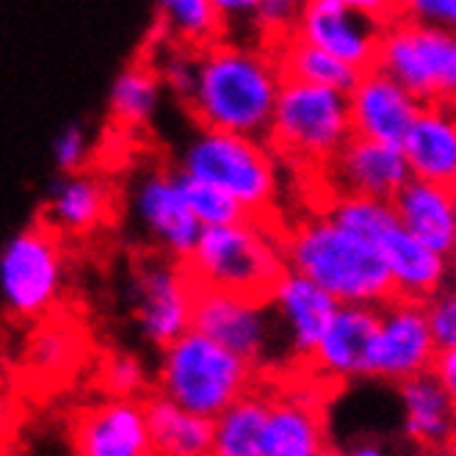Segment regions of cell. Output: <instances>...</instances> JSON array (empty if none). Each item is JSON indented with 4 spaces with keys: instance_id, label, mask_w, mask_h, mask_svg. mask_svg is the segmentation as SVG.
Returning <instances> with one entry per match:
<instances>
[{
    "instance_id": "cell-24",
    "label": "cell",
    "mask_w": 456,
    "mask_h": 456,
    "mask_svg": "<svg viewBox=\"0 0 456 456\" xmlns=\"http://www.w3.org/2000/svg\"><path fill=\"white\" fill-rule=\"evenodd\" d=\"M401 398V428H404V440L412 443L418 451L451 445L453 440V395L445 393L428 373L412 377L407 382L395 385Z\"/></svg>"
},
{
    "instance_id": "cell-22",
    "label": "cell",
    "mask_w": 456,
    "mask_h": 456,
    "mask_svg": "<svg viewBox=\"0 0 456 456\" xmlns=\"http://www.w3.org/2000/svg\"><path fill=\"white\" fill-rule=\"evenodd\" d=\"M393 213L415 240L440 257L453 255L456 249V194L453 185L426 183L410 177L407 185L393 200Z\"/></svg>"
},
{
    "instance_id": "cell-18",
    "label": "cell",
    "mask_w": 456,
    "mask_h": 456,
    "mask_svg": "<svg viewBox=\"0 0 456 456\" xmlns=\"http://www.w3.org/2000/svg\"><path fill=\"white\" fill-rule=\"evenodd\" d=\"M330 445L324 407L310 390H274L260 456H318Z\"/></svg>"
},
{
    "instance_id": "cell-33",
    "label": "cell",
    "mask_w": 456,
    "mask_h": 456,
    "mask_svg": "<svg viewBox=\"0 0 456 456\" xmlns=\"http://www.w3.org/2000/svg\"><path fill=\"white\" fill-rule=\"evenodd\" d=\"M160 89H167L172 97H177L183 105L191 100L194 86H197V53L177 47L172 42H160L155 45V59L150 61Z\"/></svg>"
},
{
    "instance_id": "cell-29",
    "label": "cell",
    "mask_w": 456,
    "mask_h": 456,
    "mask_svg": "<svg viewBox=\"0 0 456 456\" xmlns=\"http://www.w3.org/2000/svg\"><path fill=\"white\" fill-rule=\"evenodd\" d=\"M158 25L167 42L202 53L205 47L222 42L227 22L213 0H164L158 6Z\"/></svg>"
},
{
    "instance_id": "cell-9",
    "label": "cell",
    "mask_w": 456,
    "mask_h": 456,
    "mask_svg": "<svg viewBox=\"0 0 456 456\" xmlns=\"http://www.w3.org/2000/svg\"><path fill=\"white\" fill-rule=\"evenodd\" d=\"M398 14V4L382 0H307L299 4L293 34L324 50L354 72L377 64L382 28Z\"/></svg>"
},
{
    "instance_id": "cell-23",
    "label": "cell",
    "mask_w": 456,
    "mask_h": 456,
    "mask_svg": "<svg viewBox=\"0 0 456 456\" xmlns=\"http://www.w3.org/2000/svg\"><path fill=\"white\" fill-rule=\"evenodd\" d=\"M398 147L407 160L410 177L453 185L456 180L453 105H423Z\"/></svg>"
},
{
    "instance_id": "cell-39",
    "label": "cell",
    "mask_w": 456,
    "mask_h": 456,
    "mask_svg": "<svg viewBox=\"0 0 456 456\" xmlns=\"http://www.w3.org/2000/svg\"><path fill=\"white\" fill-rule=\"evenodd\" d=\"M346 456H398L395 445L387 443L385 437L379 435H365L360 440H354L348 448H343Z\"/></svg>"
},
{
    "instance_id": "cell-28",
    "label": "cell",
    "mask_w": 456,
    "mask_h": 456,
    "mask_svg": "<svg viewBox=\"0 0 456 456\" xmlns=\"http://www.w3.org/2000/svg\"><path fill=\"white\" fill-rule=\"evenodd\" d=\"M272 393L274 390H268L265 385H257L232 401L222 415L213 418L210 456H260Z\"/></svg>"
},
{
    "instance_id": "cell-34",
    "label": "cell",
    "mask_w": 456,
    "mask_h": 456,
    "mask_svg": "<svg viewBox=\"0 0 456 456\" xmlns=\"http://www.w3.org/2000/svg\"><path fill=\"white\" fill-rule=\"evenodd\" d=\"M428 335L437 348H456V297L451 288H443L432 299L423 302Z\"/></svg>"
},
{
    "instance_id": "cell-2",
    "label": "cell",
    "mask_w": 456,
    "mask_h": 456,
    "mask_svg": "<svg viewBox=\"0 0 456 456\" xmlns=\"http://www.w3.org/2000/svg\"><path fill=\"white\" fill-rule=\"evenodd\" d=\"M280 238L288 272L310 280L338 305L379 307L393 299L379 252L321 210L280 230Z\"/></svg>"
},
{
    "instance_id": "cell-11",
    "label": "cell",
    "mask_w": 456,
    "mask_h": 456,
    "mask_svg": "<svg viewBox=\"0 0 456 456\" xmlns=\"http://www.w3.org/2000/svg\"><path fill=\"white\" fill-rule=\"evenodd\" d=\"M197 285L183 263L164 255H147L136 263L127 282V302L142 338L167 348L191 330Z\"/></svg>"
},
{
    "instance_id": "cell-19",
    "label": "cell",
    "mask_w": 456,
    "mask_h": 456,
    "mask_svg": "<svg viewBox=\"0 0 456 456\" xmlns=\"http://www.w3.org/2000/svg\"><path fill=\"white\" fill-rule=\"evenodd\" d=\"M373 249L382 257L393 299L423 305L426 299H432L435 293H440L448 282L451 260L440 257L432 249H426L407 230H401V224H393L390 230H385L373 240Z\"/></svg>"
},
{
    "instance_id": "cell-17",
    "label": "cell",
    "mask_w": 456,
    "mask_h": 456,
    "mask_svg": "<svg viewBox=\"0 0 456 456\" xmlns=\"http://www.w3.org/2000/svg\"><path fill=\"white\" fill-rule=\"evenodd\" d=\"M268 305L280 321L288 354L299 362L310 360L321 335H324L332 315L340 307L330 293L293 272H285L280 277L272 297H268Z\"/></svg>"
},
{
    "instance_id": "cell-35",
    "label": "cell",
    "mask_w": 456,
    "mask_h": 456,
    "mask_svg": "<svg viewBox=\"0 0 456 456\" xmlns=\"http://www.w3.org/2000/svg\"><path fill=\"white\" fill-rule=\"evenodd\" d=\"M297 14H299V4H290V0H255V12L249 20L257 25V31L268 42H274L293 31Z\"/></svg>"
},
{
    "instance_id": "cell-5",
    "label": "cell",
    "mask_w": 456,
    "mask_h": 456,
    "mask_svg": "<svg viewBox=\"0 0 456 456\" xmlns=\"http://www.w3.org/2000/svg\"><path fill=\"white\" fill-rule=\"evenodd\" d=\"M177 175L235 200L249 219H265L280 191V164L265 142L200 127L180 152Z\"/></svg>"
},
{
    "instance_id": "cell-27",
    "label": "cell",
    "mask_w": 456,
    "mask_h": 456,
    "mask_svg": "<svg viewBox=\"0 0 456 456\" xmlns=\"http://www.w3.org/2000/svg\"><path fill=\"white\" fill-rule=\"evenodd\" d=\"M265 47L272 50L282 80H290V84H307V86L348 94L360 77V72L335 61L332 56H327L324 50L307 45L293 31L274 39V42H268Z\"/></svg>"
},
{
    "instance_id": "cell-38",
    "label": "cell",
    "mask_w": 456,
    "mask_h": 456,
    "mask_svg": "<svg viewBox=\"0 0 456 456\" xmlns=\"http://www.w3.org/2000/svg\"><path fill=\"white\" fill-rule=\"evenodd\" d=\"M428 377H432L445 393L456 395V348H437L432 365H428Z\"/></svg>"
},
{
    "instance_id": "cell-41",
    "label": "cell",
    "mask_w": 456,
    "mask_h": 456,
    "mask_svg": "<svg viewBox=\"0 0 456 456\" xmlns=\"http://www.w3.org/2000/svg\"><path fill=\"white\" fill-rule=\"evenodd\" d=\"M418 456H456V453H453V445H440V448H426V451H418Z\"/></svg>"
},
{
    "instance_id": "cell-42",
    "label": "cell",
    "mask_w": 456,
    "mask_h": 456,
    "mask_svg": "<svg viewBox=\"0 0 456 456\" xmlns=\"http://www.w3.org/2000/svg\"><path fill=\"white\" fill-rule=\"evenodd\" d=\"M318 456H346V451H343L340 445H335V443H330V445H327L324 451H321Z\"/></svg>"
},
{
    "instance_id": "cell-43",
    "label": "cell",
    "mask_w": 456,
    "mask_h": 456,
    "mask_svg": "<svg viewBox=\"0 0 456 456\" xmlns=\"http://www.w3.org/2000/svg\"><path fill=\"white\" fill-rule=\"evenodd\" d=\"M0 456H6V453H4V448H0Z\"/></svg>"
},
{
    "instance_id": "cell-32",
    "label": "cell",
    "mask_w": 456,
    "mask_h": 456,
    "mask_svg": "<svg viewBox=\"0 0 456 456\" xmlns=\"http://www.w3.org/2000/svg\"><path fill=\"white\" fill-rule=\"evenodd\" d=\"M177 180H180L183 200H185V205H189L191 216L200 222L202 230H208V227H224V224H235V222L249 219L247 213H244V208H240L235 200H230L224 191L213 189V185H208V183L183 177V175H177Z\"/></svg>"
},
{
    "instance_id": "cell-40",
    "label": "cell",
    "mask_w": 456,
    "mask_h": 456,
    "mask_svg": "<svg viewBox=\"0 0 456 456\" xmlns=\"http://www.w3.org/2000/svg\"><path fill=\"white\" fill-rule=\"evenodd\" d=\"M17 412H14V404H12V398L0 390V448H4V440L6 435L12 432V423H14Z\"/></svg>"
},
{
    "instance_id": "cell-15",
    "label": "cell",
    "mask_w": 456,
    "mask_h": 456,
    "mask_svg": "<svg viewBox=\"0 0 456 456\" xmlns=\"http://www.w3.org/2000/svg\"><path fill=\"white\" fill-rule=\"evenodd\" d=\"M72 456H152L142 401L97 398L69 418Z\"/></svg>"
},
{
    "instance_id": "cell-16",
    "label": "cell",
    "mask_w": 456,
    "mask_h": 456,
    "mask_svg": "<svg viewBox=\"0 0 456 456\" xmlns=\"http://www.w3.org/2000/svg\"><path fill=\"white\" fill-rule=\"evenodd\" d=\"M346 102L352 136L393 147L401 144L418 111L423 109L407 89H401L390 75L377 67L360 72L357 84L346 94Z\"/></svg>"
},
{
    "instance_id": "cell-21",
    "label": "cell",
    "mask_w": 456,
    "mask_h": 456,
    "mask_svg": "<svg viewBox=\"0 0 456 456\" xmlns=\"http://www.w3.org/2000/svg\"><path fill=\"white\" fill-rule=\"evenodd\" d=\"M114 216V189L100 175L75 172L50 183L45 227L61 235H92Z\"/></svg>"
},
{
    "instance_id": "cell-20",
    "label": "cell",
    "mask_w": 456,
    "mask_h": 456,
    "mask_svg": "<svg viewBox=\"0 0 456 456\" xmlns=\"http://www.w3.org/2000/svg\"><path fill=\"white\" fill-rule=\"evenodd\" d=\"M377 318L379 307L340 305L307 360L318 377L330 382L365 379V354L377 330Z\"/></svg>"
},
{
    "instance_id": "cell-6",
    "label": "cell",
    "mask_w": 456,
    "mask_h": 456,
    "mask_svg": "<svg viewBox=\"0 0 456 456\" xmlns=\"http://www.w3.org/2000/svg\"><path fill=\"white\" fill-rule=\"evenodd\" d=\"M352 139L346 94L282 80L265 144L277 158L307 169H324Z\"/></svg>"
},
{
    "instance_id": "cell-26",
    "label": "cell",
    "mask_w": 456,
    "mask_h": 456,
    "mask_svg": "<svg viewBox=\"0 0 456 456\" xmlns=\"http://www.w3.org/2000/svg\"><path fill=\"white\" fill-rule=\"evenodd\" d=\"M142 407L152 456H210L213 420L177 407L155 390L142 398Z\"/></svg>"
},
{
    "instance_id": "cell-12",
    "label": "cell",
    "mask_w": 456,
    "mask_h": 456,
    "mask_svg": "<svg viewBox=\"0 0 456 456\" xmlns=\"http://www.w3.org/2000/svg\"><path fill=\"white\" fill-rule=\"evenodd\" d=\"M435 352L437 346L428 335L423 305L390 299L379 305L377 330L365 354V379L401 385L426 373Z\"/></svg>"
},
{
    "instance_id": "cell-13",
    "label": "cell",
    "mask_w": 456,
    "mask_h": 456,
    "mask_svg": "<svg viewBox=\"0 0 456 456\" xmlns=\"http://www.w3.org/2000/svg\"><path fill=\"white\" fill-rule=\"evenodd\" d=\"M130 208L133 219L152 244L155 255H164L177 263L191 255L202 227L183 200L177 172L164 167L142 172L133 180Z\"/></svg>"
},
{
    "instance_id": "cell-8",
    "label": "cell",
    "mask_w": 456,
    "mask_h": 456,
    "mask_svg": "<svg viewBox=\"0 0 456 456\" xmlns=\"http://www.w3.org/2000/svg\"><path fill=\"white\" fill-rule=\"evenodd\" d=\"M67 285L61 238L45 224L12 235L0 249V299L20 321H45L59 307Z\"/></svg>"
},
{
    "instance_id": "cell-3",
    "label": "cell",
    "mask_w": 456,
    "mask_h": 456,
    "mask_svg": "<svg viewBox=\"0 0 456 456\" xmlns=\"http://www.w3.org/2000/svg\"><path fill=\"white\" fill-rule=\"evenodd\" d=\"M183 268L197 288L224 290L257 302H268L274 285L288 272L280 230L265 219L202 230Z\"/></svg>"
},
{
    "instance_id": "cell-25",
    "label": "cell",
    "mask_w": 456,
    "mask_h": 456,
    "mask_svg": "<svg viewBox=\"0 0 456 456\" xmlns=\"http://www.w3.org/2000/svg\"><path fill=\"white\" fill-rule=\"evenodd\" d=\"M86 352L89 338L84 327L69 318H45L25 346V370L42 387L61 385L72 379Z\"/></svg>"
},
{
    "instance_id": "cell-10",
    "label": "cell",
    "mask_w": 456,
    "mask_h": 456,
    "mask_svg": "<svg viewBox=\"0 0 456 456\" xmlns=\"http://www.w3.org/2000/svg\"><path fill=\"white\" fill-rule=\"evenodd\" d=\"M191 330L257 370L268 368L277 348L285 346L272 305L210 288H197L194 293Z\"/></svg>"
},
{
    "instance_id": "cell-37",
    "label": "cell",
    "mask_w": 456,
    "mask_h": 456,
    "mask_svg": "<svg viewBox=\"0 0 456 456\" xmlns=\"http://www.w3.org/2000/svg\"><path fill=\"white\" fill-rule=\"evenodd\" d=\"M401 17L423 25V28L453 31L456 4L453 0H410V4H401Z\"/></svg>"
},
{
    "instance_id": "cell-36",
    "label": "cell",
    "mask_w": 456,
    "mask_h": 456,
    "mask_svg": "<svg viewBox=\"0 0 456 456\" xmlns=\"http://www.w3.org/2000/svg\"><path fill=\"white\" fill-rule=\"evenodd\" d=\"M53 160L61 175H75V172H84L86 160H89V136L86 130L80 125H67L56 142H53Z\"/></svg>"
},
{
    "instance_id": "cell-30",
    "label": "cell",
    "mask_w": 456,
    "mask_h": 456,
    "mask_svg": "<svg viewBox=\"0 0 456 456\" xmlns=\"http://www.w3.org/2000/svg\"><path fill=\"white\" fill-rule=\"evenodd\" d=\"M160 97H164V89L158 84L150 59H136L114 77L109 92V114L117 125L136 130L152 122Z\"/></svg>"
},
{
    "instance_id": "cell-31",
    "label": "cell",
    "mask_w": 456,
    "mask_h": 456,
    "mask_svg": "<svg viewBox=\"0 0 456 456\" xmlns=\"http://www.w3.org/2000/svg\"><path fill=\"white\" fill-rule=\"evenodd\" d=\"M94 382L105 398H133L142 401L150 390V373L139 354L109 352L97 362Z\"/></svg>"
},
{
    "instance_id": "cell-4",
    "label": "cell",
    "mask_w": 456,
    "mask_h": 456,
    "mask_svg": "<svg viewBox=\"0 0 456 456\" xmlns=\"http://www.w3.org/2000/svg\"><path fill=\"white\" fill-rule=\"evenodd\" d=\"M260 385V370L230 354L219 343L189 330L175 343L160 348L155 370V393L177 407L213 420L232 401Z\"/></svg>"
},
{
    "instance_id": "cell-14",
    "label": "cell",
    "mask_w": 456,
    "mask_h": 456,
    "mask_svg": "<svg viewBox=\"0 0 456 456\" xmlns=\"http://www.w3.org/2000/svg\"><path fill=\"white\" fill-rule=\"evenodd\" d=\"M324 177L327 197H357L390 202L410 180L407 160L401 147L368 142L360 136L348 139L332 160L318 169Z\"/></svg>"
},
{
    "instance_id": "cell-7",
    "label": "cell",
    "mask_w": 456,
    "mask_h": 456,
    "mask_svg": "<svg viewBox=\"0 0 456 456\" xmlns=\"http://www.w3.org/2000/svg\"><path fill=\"white\" fill-rule=\"evenodd\" d=\"M377 69L390 75L420 105H453L456 39L453 31L423 28L398 14L382 28Z\"/></svg>"
},
{
    "instance_id": "cell-1",
    "label": "cell",
    "mask_w": 456,
    "mask_h": 456,
    "mask_svg": "<svg viewBox=\"0 0 456 456\" xmlns=\"http://www.w3.org/2000/svg\"><path fill=\"white\" fill-rule=\"evenodd\" d=\"M197 86L185 109L205 130L265 142L282 75L268 47L216 42L197 53Z\"/></svg>"
}]
</instances>
